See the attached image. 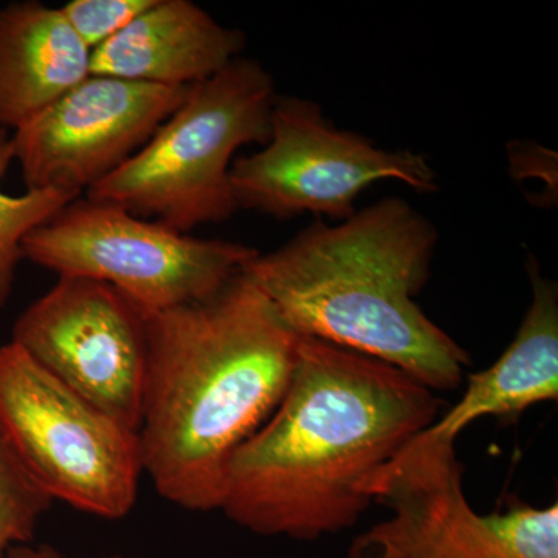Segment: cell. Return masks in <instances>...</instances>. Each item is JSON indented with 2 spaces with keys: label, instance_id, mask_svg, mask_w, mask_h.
<instances>
[{
  "label": "cell",
  "instance_id": "6",
  "mask_svg": "<svg viewBox=\"0 0 558 558\" xmlns=\"http://www.w3.org/2000/svg\"><path fill=\"white\" fill-rule=\"evenodd\" d=\"M22 255L60 277L106 282L153 315L216 295L259 252L193 238L120 205L78 197L25 236Z\"/></svg>",
  "mask_w": 558,
  "mask_h": 558
},
{
  "label": "cell",
  "instance_id": "9",
  "mask_svg": "<svg viewBox=\"0 0 558 558\" xmlns=\"http://www.w3.org/2000/svg\"><path fill=\"white\" fill-rule=\"evenodd\" d=\"M13 343L65 387L137 433L148 315L106 282L60 277L13 326Z\"/></svg>",
  "mask_w": 558,
  "mask_h": 558
},
{
  "label": "cell",
  "instance_id": "13",
  "mask_svg": "<svg viewBox=\"0 0 558 558\" xmlns=\"http://www.w3.org/2000/svg\"><path fill=\"white\" fill-rule=\"evenodd\" d=\"M90 53L61 9H0V128L16 131L90 76Z\"/></svg>",
  "mask_w": 558,
  "mask_h": 558
},
{
  "label": "cell",
  "instance_id": "10",
  "mask_svg": "<svg viewBox=\"0 0 558 558\" xmlns=\"http://www.w3.org/2000/svg\"><path fill=\"white\" fill-rule=\"evenodd\" d=\"M190 87L90 75L11 132L27 190H90L149 142Z\"/></svg>",
  "mask_w": 558,
  "mask_h": 558
},
{
  "label": "cell",
  "instance_id": "15",
  "mask_svg": "<svg viewBox=\"0 0 558 558\" xmlns=\"http://www.w3.org/2000/svg\"><path fill=\"white\" fill-rule=\"evenodd\" d=\"M53 499L33 478L0 427V558L11 548L27 545Z\"/></svg>",
  "mask_w": 558,
  "mask_h": 558
},
{
  "label": "cell",
  "instance_id": "4",
  "mask_svg": "<svg viewBox=\"0 0 558 558\" xmlns=\"http://www.w3.org/2000/svg\"><path fill=\"white\" fill-rule=\"evenodd\" d=\"M275 81L258 61L236 58L194 84L185 101L119 170L86 191L143 219L189 234L240 209L231 160L242 146H266Z\"/></svg>",
  "mask_w": 558,
  "mask_h": 558
},
{
  "label": "cell",
  "instance_id": "5",
  "mask_svg": "<svg viewBox=\"0 0 558 558\" xmlns=\"http://www.w3.org/2000/svg\"><path fill=\"white\" fill-rule=\"evenodd\" d=\"M454 442L425 429L373 476L366 492L388 517L352 539L347 558H558L557 502L510 498L476 512Z\"/></svg>",
  "mask_w": 558,
  "mask_h": 558
},
{
  "label": "cell",
  "instance_id": "12",
  "mask_svg": "<svg viewBox=\"0 0 558 558\" xmlns=\"http://www.w3.org/2000/svg\"><path fill=\"white\" fill-rule=\"evenodd\" d=\"M526 270L532 301L515 339L490 368L469 374L464 395L427 428L429 435L457 440L480 418H513L538 403L557 402V282L543 277L534 258Z\"/></svg>",
  "mask_w": 558,
  "mask_h": 558
},
{
  "label": "cell",
  "instance_id": "17",
  "mask_svg": "<svg viewBox=\"0 0 558 558\" xmlns=\"http://www.w3.org/2000/svg\"><path fill=\"white\" fill-rule=\"evenodd\" d=\"M7 558H65L62 556L60 550L51 548L49 545L32 546L31 543L27 545H17L9 550ZM100 558H123L121 556H108Z\"/></svg>",
  "mask_w": 558,
  "mask_h": 558
},
{
  "label": "cell",
  "instance_id": "1",
  "mask_svg": "<svg viewBox=\"0 0 558 558\" xmlns=\"http://www.w3.org/2000/svg\"><path fill=\"white\" fill-rule=\"evenodd\" d=\"M442 403L388 363L300 337L288 389L231 459L219 510L263 537L347 531L373 505V476L438 421Z\"/></svg>",
  "mask_w": 558,
  "mask_h": 558
},
{
  "label": "cell",
  "instance_id": "14",
  "mask_svg": "<svg viewBox=\"0 0 558 558\" xmlns=\"http://www.w3.org/2000/svg\"><path fill=\"white\" fill-rule=\"evenodd\" d=\"M13 160L11 132L0 128V183ZM80 196L64 190H27L22 196H10L0 190V310L13 292L25 236Z\"/></svg>",
  "mask_w": 558,
  "mask_h": 558
},
{
  "label": "cell",
  "instance_id": "2",
  "mask_svg": "<svg viewBox=\"0 0 558 558\" xmlns=\"http://www.w3.org/2000/svg\"><path fill=\"white\" fill-rule=\"evenodd\" d=\"M299 339L244 270L207 300L148 315L137 435L161 498L220 509L231 459L281 402Z\"/></svg>",
  "mask_w": 558,
  "mask_h": 558
},
{
  "label": "cell",
  "instance_id": "3",
  "mask_svg": "<svg viewBox=\"0 0 558 558\" xmlns=\"http://www.w3.org/2000/svg\"><path fill=\"white\" fill-rule=\"evenodd\" d=\"M438 238L410 202L387 197L337 226L315 219L244 271L296 336L380 360L435 392L451 391L472 359L416 303Z\"/></svg>",
  "mask_w": 558,
  "mask_h": 558
},
{
  "label": "cell",
  "instance_id": "8",
  "mask_svg": "<svg viewBox=\"0 0 558 558\" xmlns=\"http://www.w3.org/2000/svg\"><path fill=\"white\" fill-rule=\"evenodd\" d=\"M380 180H399L421 194L439 190L424 154L377 148L333 126L317 102L282 95L271 110L267 145L234 160L230 171L238 207L277 219L311 213L343 222L357 211L362 191Z\"/></svg>",
  "mask_w": 558,
  "mask_h": 558
},
{
  "label": "cell",
  "instance_id": "16",
  "mask_svg": "<svg viewBox=\"0 0 558 558\" xmlns=\"http://www.w3.org/2000/svg\"><path fill=\"white\" fill-rule=\"evenodd\" d=\"M154 3L156 0H72L61 11L92 51L126 28Z\"/></svg>",
  "mask_w": 558,
  "mask_h": 558
},
{
  "label": "cell",
  "instance_id": "11",
  "mask_svg": "<svg viewBox=\"0 0 558 558\" xmlns=\"http://www.w3.org/2000/svg\"><path fill=\"white\" fill-rule=\"evenodd\" d=\"M244 49V33L223 27L191 0H156L92 50L90 75L190 87L211 78Z\"/></svg>",
  "mask_w": 558,
  "mask_h": 558
},
{
  "label": "cell",
  "instance_id": "7",
  "mask_svg": "<svg viewBox=\"0 0 558 558\" xmlns=\"http://www.w3.org/2000/svg\"><path fill=\"white\" fill-rule=\"evenodd\" d=\"M0 427L53 501L105 520L130 515L143 472L138 435L92 405L16 343L0 347Z\"/></svg>",
  "mask_w": 558,
  "mask_h": 558
}]
</instances>
